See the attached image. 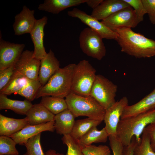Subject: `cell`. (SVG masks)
Listing matches in <instances>:
<instances>
[{
  "label": "cell",
  "instance_id": "cell-10",
  "mask_svg": "<svg viewBox=\"0 0 155 155\" xmlns=\"http://www.w3.org/2000/svg\"><path fill=\"white\" fill-rule=\"evenodd\" d=\"M128 104V100L123 96L106 110L104 120L105 128L108 136H116L117 127L125 108Z\"/></svg>",
  "mask_w": 155,
  "mask_h": 155
},
{
  "label": "cell",
  "instance_id": "cell-39",
  "mask_svg": "<svg viewBox=\"0 0 155 155\" xmlns=\"http://www.w3.org/2000/svg\"><path fill=\"white\" fill-rule=\"evenodd\" d=\"M137 143L136 138L135 136H133L130 144L123 146V155H133L134 149Z\"/></svg>",
  "mask_w": 155,
  "mask_h": 155
},
{
  "label": "cell",
  "instance_id": "cell-17",
  "mask_svg": "<svg viewBox=\"0 0 155 155\" xmlns=\"http://www.w3.org/2000/svg\"><path fill=\"white\" fill-rule=\"evenodd\" d=\"M130 6L123 0H105L93 10L90 15L98 20H102L125 8Z\"/></svg>",
  "mask_w": 155,
  "mask_h": 155
},
{
  "label": "cell",
  "instance_id": "cell-21",
  "mask_svg": "<svg viewBox=\"0 0 155 155\" xmlns=\"http://www.w3.org/2000/svg\"><path fill=\"white\" fill-rule=\"evenodd\" d=\"M87 0H45L40 4L38 9L54 14L71 7L79 5L86 3Z\"/></svg>",
  "mask_w": 155,
  "mask_h": 155
},
{
  "label": "cell",
  "instance_id": "cell-28",
  "mask_svg": "<svg viewBox=\"0 0 155 155\" xmlns=\"http://www.w3.org/2000/svg\"><path fill=\"white\" fill-rule=\"evenodd\" d=\"M133 155H155V151L152 149L150 137L144 130L139 143H137L134 149Z\"/></svg>",
  "mask_w": 155,
  "mask_h": 155
},
{
  "label": "cell",
  "instance_id": "cell-30",
  "mask_svg": "<svg viewBox=\"0 0 155 155\" xmlns=\"http://www.w3.org/2000/svg\"><path fill=\"white\" fill-rule=\"evenodd\" d=\"M17 144L9 137L0 136V155H18L19 153L16 148Z\"/></svg>",
  "mask_w": 155,
  "mask_h": 155
},
{
  "label": "cell",
  "instance_id": "cell-22",
  "mask_svg": "<svg viewBox=\"0 0 155 155\" xmlns=\"http://www.w3.org/2000/svg\"><path fill=\"white\" fill-rule=\"evenodd\" d=\"M75 118L68 109L55 115L54 127L57 133L63 135L70 134L75 122Z\"/></svg>",
  "mask_w": 155,
  "mask_h": 155
},
{
  "label": "cell",
  "instance_id": "cell-38",
  "mask_svg": "<svg viewBox=\"0 0 155 155\" xmlns=\"http://www.w3.org/2000/svg\"><path fill=\"white\" fill-rule=\"evenodd\" d=\"M144 130L149 136L152 148L155 151V121L148 125Z\"/></svg>",
  "mask_w": 155,
  "mask_h": 155
},
{
  "label": "cell",
  "instance_id": "cell-35",
  "mask_svg": "<svg viewBox=\"0 0 155 155\" xmlns=\"http://www.w3.org/2000/svg\"><path fill=\"white\" fill-rule=\"evenodd\" d=\"M15 71V65L0 70V91L9 82Z\"/></svg>",
  "mask_w": 155,
  "mask_h": 155
},
{
  "label": "cell",
  "instance_id": "cell-3",
  "mask_svg": "<svg viewBox=\"0 0 155 155\" xmlns=\"http://www.w3.org/2000/svg\"><path fill=\"white\" fill-rule=\"evenodd\" d=\"M75 65L70 64L60 68L46 84L42 86L36 98L45 96L65 97L71 92L72 74Z\"/></svg>",
  "mask_w": 155,
  "mask_h": 155
},
{
  "label": "cell",
  "instance_id": "cell-19",
  "mask_svg": "<svg viewBox=\"0 0 155 155\" xmlns=\"http://www.w3.org/2000/svg\"><path fill=\"white\" fill-rule=\"evenodd\" d=\"M26 115L29 125H31L42 124L54 120L55 115L40 103L33 105Z\"/></svg>",
  "mask_w": 155,
  "mask_h": 155
},
{
  "label": "cell",
  "instance_id": "cell-6",
  "mask_svg": "<svg viewBox=\"0 0 155 155\" xmlns=\"http://www.w3.org/2000/svg\"><path fill=\"white\" fill-rule=\"evenodd\" d=\"M117 86L103 76L96 75L90 96L106 110L115 103Z\"/></svg>",
  "mask_w": 155,
  "mask_h": 155
},
{
  "label": "cell",
  "instance_id": "cell-40",
  "mask_svg": "<svg viewBox=\"0 0 155 155\" xmlns=\"http://www.w3.org/2000/svg\"><path fill=\"white\" fill-rule=\"evenodd\" d=\"M103 0H87L86 3L88 5L93 9L97 7Z\"/></svg>",
  "mask_w": 155,
  "mask_h": 155
},
{
  "label": "cell",
  "instance_id": "cell-29",
  "mask_svg": "<svg viewBox=\"0 0 155 155\" xmlns=\"http://www.w3.org/2000/svg\"><path fill=\"white\" fill-rule=\"evenodd\" d=\"M38 79L30 80L27 85L17 94L32 101L36 98L37 94L42 86Z\"/></svg>",
  "mask_w": 155,
  "mask_h": 155
},
{
  "label": "cell",
  "instance_id": "cell-20",
  "mask_svg": "<svg viewBox=\"0 0 155 155\" xmlns=\"http://www.w3.org/2000/svg\"><path fill=\"white\" fill-rule=\"evenodd\" d=\"M26 117L16 119L0 114V135L9 137L29 125Z\"/></svg>",
  "mask_w": 155,
  "mask_h": 155
},
{
  "label": "cell",
  "instance_id": "cell-5",
  "mask_svg": "<svg viewBox=\"0 0 155 155\" xmlns=\"http://www.w3.org/2000/svg\"><path fill=\"white\" fill-rule=\"evenodd\" d=\"M96 72L88 60H83L76 64L72 74L71 92L81 96H90Z\"/></svg>",
  "mask_w": 155,
  "mask_h": 155
},
{
  "label": "cell",
  "instance_id": "cell-1",
  "mask_svg": "<svg viewBox=\"0 0 155 155\" xmlns=\"http://www.w3.org/2000/svg\"><path fill=\"white\" fill-rule=\"evenodd\" d=\"M116 40L121 52L136 58L155 56V40L133 31L131 28L122 27L116 29Z\"/></svg>",
  "mask_w": 155,
  "mask_h": 155
},
{
  "label": "cell",
  "instance_id": "cell-9",
  "mask_svg": "<svg viewBox=\"0 0 155 155\" xmlns=\"http://www.w3.org/2000/svg\"><path fill=\"white\" fill-rule=\"evenodd\" d=\"M67 13L70 17L80 19L98 33L102 39L115 40L117 38V34L116 32L110 29L101 22L77 8H75L68 11Z\"/></svg>",
  "mask_w": 155,
  "mask_h": 155
},
{
  "label": "cell",
  "instance_id": "cell-7",
  "mask_svg": "<svg viewBox=\"0 0 155 155\" xmlns=\"http://www.w3.org/2000/svg\"><path fill=\"white\" fill-rule=\"evenodd\" d=\"M79 41L82 50L87 56L99 60L105 56L106 49L102 38L90 28H85L81 31Z\"/></svg>",
  "mask_w": 155,
  "mask_h": 155
},
{
  "label": "cell",
  "instance_id": "cell-8",
  "mask_svg": "<svg viewBox=\"0 0 155 155\" xmlns=\"http://www.w3.org/2000/svg\"><path fill=\"white\" fill-rule=\"evenodd\" d=\"M101 22L114 31L121 28H135L139 23L134 10L131 6L120 10Z\"/></svg>",
  "mask_w": 155,
  "mask_h": 155
},
{
  "label": "cell",
  "instance_id": "cell-41",
  "mask_svg": "<svg viewBox=\"0 0 155 155\" xmlns=\"http://www.w3.org/2000/svg\"><path fill=\"white\" fill-rule=\"evenodd\" d=\"M45 155H64L62 153L57 152L56 151L54 150L49 149L46 152Z\"/></svg>",
  "mask_w": 155,
  "mask_h": 155
},
{
  "label": "cell",
  "instance_id": "cell-2",
  "mask_svg": "<svg viewBox=\"0 0 155 155\" xmlns=\"http://www.w3.org/2000/svg\"><path fill=\"white\" fill-rule=\"evenodd\" d=\"M155 121V109L121 119L117 127L116 137L124 146L130 144L133 136L139 143L145 128Z\"/></svg>",
  "mask_w": 155,
  "mask_h": 155
},
{
  "label": "cell",
  "instance_id": "cell-4",
  "mask_svg": "<svg viewBox=\"0 0 155 155\" xmlns=\"http://www.w3.org/2000/svg\"><path fill=\"white\" fill-rule=\"evenodd\" d=\"M67 109L75 117L86 116L102 122L106 110L91 96H84L71 92L65 97Z\"/></svg>",
  "mask_w": 155,
  "mask_h": 155
},
{
  "label": "cell",
  "instance_id": "cell-26",
  "mask_svg": "<svg viewBox=\"0 0 155 155\" xmlns=\"http://www.w3.org/2000/svg\"><path fill=\"white\" fill-rule=\"evenodd\" d=\"M30 80L15 70L9 82L0 93L7 95L17 93L27 85Z\"/></svg>",
  "mask_w": 155,
  "mask_h": 155
},
{
  "label": "cell",
  "instance_id": "cell-11",
  "mask_svg": "<svg viewBox=\"0 0 155 155\" xmlns=\"http://www.w3.org/2000/svg\"><path fill=\"white\" fill-rule=\"evenodd\" d=\"M40 60L35 58L33 51H23L15 65V70L28 79H38Z\"/></svg>",
  "mask_w": 155,
  "mask_h": 155
},
{
  "label": "cell",
  "instance_id": "cell-23",
  "mask_svg": "<svg viewBox=\"0 0 155 155\" xmlns=\"http://www.w3.org/2000/svg\"><path fill=\"white\" fill-rule=\"evenodd\" d=\"M33 104L30 101L12 100L7 98V95L0 93V110L8 109L20 115H26Z\"/></svg>",
  "mask_w": 155,
  "mask_h": 155
},
{
  "label": "cell",
  "instance_id": "cell-12",
  "mask_svg": "<svg viewBox=\"0 0 155 155\" xmlns=\"http://www.w3.org/2000/svg\"><path fill=\"white\" fill-rule=\"evenodd\" d=\"M25 45L0 40V70L15 64L19 59Z\"/></svg>",
  "mask_w": 155,
  "mask_h": 155
},
{
  "label": "cell",
  "instance_id": "cell-15",
  "mask_svg": "<svg viewBox=\"0 0 155 155\" xmlns=\"http://www.w3.org/2000/svg\"><path fill=\"white\" fill-rule=\"evenodd\" d=\"M55 121L36 125H28L19 131L9 136L17 144L24 145L28 140L44 131L53 132L55 130Z\"/></svg>",
  "mask_w": 155,
  "mask_h": 155
},
{
  "label": "cell",
  "instance_id": "cell-32",
  "mask_svg": "<svg viewBox=\"0 0 155 155\" xmlns=\"http://www.w3.org/2000/svg\"><path fill=\"white\" fill-rule=\"evenodd\" d=\"M63 143L67 147L66 155H84L82 148L77 141L73 138L69 134L63 135L62 138Z\"/></svg>",
  "mask_w": 155,
  "mask_h": 155
},
{
  "label": "cell",
  "instance_id": "cell-24",
  "mask_svg": "<svg viewBox=\"0 0 155 155\" xmlns=\"http://www.w3.org/2000/svg\"><path fill=\"white\" fill-rule=\"evenodd\" d=\"M108 137V135L105 127L99 130L95 127L77 141L82 148L93 143H105Z\"/></svg>",
  "mask_w": 155,
  "mask_h": 155
},
{
  "label": "cell",
  "instance_id": "cell-37",
  "mask_svg": "<svg viewBox=\"0 0 155 155\" xmlns=\"http://www.w3.org/2000/svg\"><path fill=\"white\" fill-rule=\"evenodd\" d=\"M151 23L155 24V0H142Z\"/></svg>",
  "mask_w": 155,
  "mask_h": 155
},
{
  "label": "cell",
  "instance_id": "cell-43",
  "mask_svg": "<svg viewBox=\"0 0 155 155\" xmlns=\"http://www.w3.org/2000/svg\"></svg>",
  "mask_w": 155,
  "mask_h": 155
},
{
  "label": "cell",
  "instance_id": "cell-42",
  "mask_svg": "<svg viewBox=\"0 0 155 155\" xmlns=\"http://www.w3.org/2000/svg\"><path fill=\"white\" fill-rule=\"evenodd\" d=\"M23 155H28V154L26 153V152Z\"/></svg>",
  "mask_w": 155,
  "mask_h": 155
},
{
  "label": "cell",
  "instance_id": "cell-36",
  "mask_svg": "<svg viewBox=\"0 0 155 155\" xmlns=\"http://www.w3.org/2000/svg\"><path fill=\"white\" fill-rule=\"evenodd\" d=\"M109 145L112 151L113 155H123V146L116 136H108Z\"/></svg>",
  "mask_w": 155,
  "mask_h": 155
},
{
  "label": "cell",
  "instance_id": "cell-13",
  "mask_svg": "<svg viewBox=\"0 0 155 155\" xmlns=\"http://www.w3.org/2000/svg\"><path fill=\"white\" fill-rule=\"evenodd\" d=\"M48 18L44 16L36 20L30 34L34 46L33 55L34 57L39 60L47 55L43 44L44 28L47 22Z\"/></svg>",
  "mask_w": 155,
  "mask_h": 155
},
{
  "label": "cell",
  "instance_id": "cell-25",
  "mask_svg": "<svg viewBox=\"0 0 155 155\" xmlns=\"http://www.w3.org/2000/svg\"><path fill=\"white\" fill-rule=\"evenodd\" d=\"M102 122L89 118L79 119L75 121L70 135L77 140L84 135L92 128L97 127Z\"/></svg>",
  "mask_w": 155,
  "mask_h": 155
},
{
  "label": "cell",
  "instance_id": "cell-16",
  "mask_svg": "<svg viewBox=\"0 0 155 155\" xmlns=\"http://www.w3.org/2000/svg\"><path fill=\"white\" fill-rule=\"evenodd\" d=\"M60 68L59 61L50 49L46 55L40 60L38 79L42 86L46 84Z\"/></svg>",
  "mask_w": 155,
  "mask_h": 155
},
{
  "label": "cell",
  "instance_id": "cell-18",
  "mask_svg": "<svg viewBox=\"0 0 155 155\" xmlns=\"http://www.w3.org/2000/svg\"><path fill=\"white\" fill-rule=\"evenodd\" d=\"M155 109V87L152 91L137 103L127 105L121 119H123Z\"/></svg>",
  "mask_w": 155,
  "mask_h": 155
},
{
  "label": "cell",
  "instance_id": "cell-27",
  "mask_svg": "<svg viewBox=\"0 0 155 155\" xmlns=\"http://www.w3.org/2000/svg\"><path fill=\"white\" fill-rule=\"evenodd\" d=\"M40 103L55 115L67 109L65 100L63 98L43 96L42 97Z\"/></svg>",
  "mask_w": 155,
  "mask_h": 155
},
{
  "label": "cell",
  "instance_id": "cell-31",
  "mask_svg": "<svg viewBox=\"0 0 155 155\" xmlns=\"http://www.w3.org/2000/svg\"><path fill=\"white\" fill-rule=\"evenodd\" d=\"M41 133L31 137L24 144L28 155H45L40 142Z\"/></svg>",
  "mask_w": 155,
  "mask_h": 155
},
{
  "label": "cell",
  "instance_id": "cell-33",
  "mask_svg": "<svg viewBox=\"0 0 155 155\" xmlns=\"http://www.w3.org/2000/svg\"><path fill=\"white\" fill-rule=\"evenodd\" d=\"M84 155H111L109 147L106 145H90L82 148Z\"/></svg>",
  "mask_w": 155,
  "mask_h": 155
},
{
  "label": "cell",
  "instance_id": "cell-34",
  "mask_svg": "<svg viewBox=\"0 0 155 155\" xmlns=\"http://www.w3.org/2000/svg\"><path fill=\"white\" fill-rule=\"evenodd\" d=\"M134 10L139 23L144 20V16L147 12L142 0H123Z\"/></svg>",
  "mask_w": 155,
  "mask_h": 155
},
{
  "label": "cell",
  "instance_id": "cell-14",
  "mask_svg": "<svg viewBox=\"0 0 155 155\" xmlns=\"http://www.w3.org/2000/svg\"><path fill=\"white\" fill-rule=\"evenodd\" d=\"M34 10L24 5L21 12L15 16L13 25L15 34L20 36L30 33L35 23Z\"/></svg>",
  "mask_w": 155,
  "mask_h": 155
}]
</instances>
